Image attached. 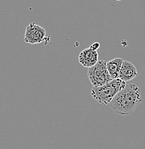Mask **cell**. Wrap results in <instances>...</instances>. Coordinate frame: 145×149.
I'll return each mask as SVG.
<instances>
[{
  "instance_id": "1",
  "label": "cell",
  "mask_w": 145,
  "mask_h": 149,
  "mask_svg": "<svg viewBox=\"0 0 145 149\" xmlns=\"http://www.w3.org/2000/svg\"><path fill=\"white\" fill-rule=\"evenodd\" d=\"M141 91L134 84L126 85L111 101L113 111L121 116H129L136 110L141 102Z\"/></svg>"
},
{
  "instance_id": "2",
  "label": "cell",
  "mask_w": 145,
  "mask_h": 149,
  "mask_svg": "<svg viewBox=\"0 0 145 149\" xmlns=\"http://www.w3.org/2000/svg\"><path fill=\"white\" fill-rule=\"evenodd\" d=\"M126 85V82L118 77L101 86H93L91 95L96 102L103 105H106Z\"/></svg>"
},
{
  "instance_id": "3",
  "label": "cell",
  "mask_w": 145,
  "mask_h": 149,
  "mask_svg": "<svg viewBox=\"0 0 145 149\" xmlns=\"http://www.w3.org/2000/svg\"><path fill=\"white\" fill-rule=\"evenodd\" d=\"M88 77L93 86H101L112 80L105 60H99L96 65L88 68Z\"/></svg>"
},
{
  "instance_id": "4",
  "label": "cell",
  "mask_w": 145,
  "mask_h": 149,
  "mask_svg": "<svg viewBox=\"0 0 145 149\" xmlns=\"http://www.w3.org/2000/svg\"><path fill=\"white\" fill-rule=\"evenodd\" d=\"M46 37V29L41 26L30 23L27 26L25 34V42L28 44H39L45 41Z\"/></svg>"
},
{
  "instance_id": "5",
  "label": "cell",
  "mask_w": 145,
  "mask_h": 149,
  "mask_svg": "<svg viewBox=\"0 0 145 149\" xmlns=\"http://www.w3.org/2000/svg\"><path fill=\"white\" fill-rule=\"evenodd\" d=\"M78 61L81 65L85 68H91L98 63L99 61V54L97 50L90 47L83 49L81 52L78 56Z\"/></svg>"
},
{
  "instance_id": "6",
  "label": "cell",
  "mask_w": 145,
  "mask_h": 149,
  "mask_svg": "<svg viewBox=\"0 0 145 149\" xmlns=\"http://www.w3.org/2000/svg\"><path fill=\"white\" fill-rule=\"evenodd\" d=\"M137 70L136 67L131 62L124 60L118 73V78L124 80V82L130 81L137 77Z\"/></svg>"
},
{
  "instance_id": "7",
  "label": "cell",
  "mask_w": 145,
  "mask_h": 149,
  "mask_svg": "<svg viewBox=\"0 0 145 149\" xmlns=\"http://www.w3.org/2000/svg\"><path fill=\"white\" fill-rule=\"evenodd\" d=\"M123 62L124 60L120 57H116L110 61L106 62V68L112 80L118 77V73Z\"/></svg>"
},
{
  "instance_id": "8",
  "label": "cell",
  "mask_w": 145,
  "mask_h": 149,
  "mask_svg": "<svg viewBox=\"0 0 145 149\" xmlns=\"http://www.w3.org/2000/svg\"><path fill=\"white\" fill-rule=\"evenodd\" d=\"M91 47L94 49H96V50H97V49L100 47V44L99 42H94L93 44L91 45Z\"/></svg>"
},
{
  "instance_id": "9",
  "label": "cell",
  "mask_w": 145,
  "mask_h": 149,
  "mask_svg": "<svg viewBox=\"0 0 145 149\" xmlns=\"http://www.w3.org/2000/svg\"><path fill=\"white\" fill-rule=\"evenodd\" d=\"M116 1H121V0H116Z\"/></svg>"
}]
</instances>
